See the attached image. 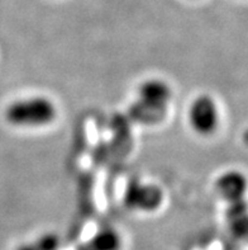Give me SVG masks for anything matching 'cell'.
I'll return each mask as SVG.
<instances>
[{
    "label": "cell",
    "instance_id": "obj_3",
    "mask_svg": "<svg viewBox=\"0 0 248 250\" xmlns=\"http://www.w3.org/2000/svg\"><path fill=\"white\" fill-rule=\"evenodd\" d=\"M189 125L200 136H210L219 126L220 114L217 102L210 95H199L189 108Z\"/></svg>",
    "mask_w": 248,
    "mask_h": 250
},
{
    "label": "cell",
    "instance_id": "obj_5",
    "mask_svg": "<svg viewBox=\"0 0 248 250\" xmlns=\"http://www.w3.org/2000/svg\"><path fill=\"white\" fill-rule=\"evenodd\" d=\"M246 178L239 171H227L217 179V192L228 201H239L246 192Z\"/></svg>",
    "mask_w": 248,
    "mask_h": 250
},
{
    "label": "cell",
    "instance_id": "obj_6",
    "mask_svg": "<svg viewBox=\"0 0 248 250\" xmlns=\"http://www.w3.org/2000/svg\"><path fill=\"white\" fill-rule=\"evenodd\" d=\"M122 238L113 229H104L93 235L76 250H120Z\"/></svg>",
    "mask_w": 248,
    "mask_h": 250
},
{
    "label": "cell",
    "instance_id": "obj_4",
    "mask_svg": "<svg viewBox=\"0 0 248 250\" xmlns=\"http://www.w3.org/2000/svg\"><path fill=\"white\" fill-rule=\"evenodd\" d=\"M164 202V192L154 184L134 179L128 183L124 192V205L139 212H153Z\"/></svg>",
    "mask_w": 248,
    "mask_h": 250
},
{
    "label": "cell",
    "instance_id": "obj_2",
    "mask_svg": "<svg viewBox=\"0 0 248 250\" xmlns=\"http://www.w3.org/2000/svg\"><path fill=\"white\" fill-rule=\"evenodd\" d=\"M171 88L164 80H146L138 90L139 102L134 109L137 117L146 122L161 118L171 101Z\"/></svg>",
    "mask_w": 248,
    "mask_h": 250
},
{
    "label": "cell",
    "instance_id": "obj_7",
    "mask_svg": "<svg viewBox=\"0 0 248 250\" xmlns=\"http://www.w3.org/2000/svg\"><path fill=\"white\" fill-rule=\"evenodd\" d=\"M61 241L56 234H44L31 243L20 245L17 250H58Z\"/></svg>",
    "mask_w": 248,
    "mask_h": 250
},
{
    "label": "cell",
    "instance_id": "obj_1",
    "mask_svg": "<svg viewBox=\"0 0 248 250\" xmlns=\"http://www.w3.org/2000/svg\"><path fill=\"white\" fill-rule=\"evenodd\" d=\"M57 108L50 98L29 97L10 103L5 109V120L14 127H43L56 120Z\"/></svg>",
    "mask_w": 248,
    "mask_h": 250
}]
</instances>
